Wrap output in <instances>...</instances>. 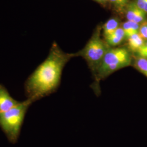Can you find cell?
<instances>
[{
    "label": "cell",
    "instance_id": "obj_1",
    "mask_svg": "<svg viewBox=\"0 0 147 147\" xmlns=\"http://www.w3.org/2000/svg\"><path fill=\"white\" fill-rule=\"evenodd\" d=\"M71 57L53 44L47 58L25 82L27 99L34 102L55 92L61 84L63 68Z\"/></svg>",
    "mask_w": 147,
    "mask_h": 147
},
{
    "label": "cell",
    "instance_id": "obj_2",
    "mask_svg": "<svg viewBox=\"0 0 147 147\" xmlns=\"http://www.w3.org/2000/svg\"><path fill=\"white\" fill-rule=\"evenodd\" d=\"M33 103L31 100L27 99L10 110L0 113V128L11 143L18 142L27 112Z\"/></svg>",
    "mask_w": 147,
    "mask_h": 147
},
{
    "label": "cell",
    "instance_id": "obj_3",
    "mask_svg": "<svg viewBox=\"0 0 147 147\" xmlns=\"http://www.w3.org/2000/svg\"><path fill=\"white\" fill-rule=\"evenodd\" d=\"M131 57L129 51L123 47L109 49L106 53L95 75V86L100 81L119 69L130 65Z\"/></svg>",
    "mask_w": 147,
    "mask_h": 147
},
{
    "label": "cell",
    "instance_id": "obj_4",
    "mask_svg": "<svg viewBox=\"0 0 147 147\" xmlns=\"http://www.w3.org/2000/svg\"><path fill=\"white\" fill-rule=\"evenodd\" d=\"M109 50L105 42L95 34L88 42L83 51V56L92 69L96 73L104 56Z\"/></svg>",
    "mask_w": 147,
    "mask_h": 147
},
{
    "label": "cell",
    "instance_id": "obj_5",
    "mask_svg": "<svg viewBox=\"0 0 147 147\" xmlns=\"http://www.w3.org/2000/svg\"><path fill=\"white\" fill-rule=\"evenodd\" d=\"M20 103L14 99L5 87L0 84V113L9 110Z\"/></svg>",
    "mask_w": 147,
    "mask_h": 147
},
{
    "label": "cell",
    "instance_id": "obj_6",
    "mask_svg": "<svg viewBox=\"0 0 147 147\" xmlns=\"http://www.w3.org/2000/svg\"><path fill=\"white\" fill-rule=\"evenodd\" d=\"M126 16L127 21L141 24L145 21L147 13L140 8L135 2H131L126 7Z\"/></svg>",
    "mask_w": 147,
    "mask_h": 147
},
{
    "label": "cell",
    "instance_id": "obj_7",
    "mask_svg": "<svg viewBox=\"0 0 147 147\" xmlns=\"http://www.w3.org/2000/svg\"><path fill=\"white\" fill-rule=\"evenodd\" d=\"M124 38H125V35L123 29L122 27H119L113 34L105 39L109 45L114 47L120 44Z\"/></svg>",
    "mask_w": 147,
    "mask_h": 147
},
{
    "label": "cell",
    "instance_id": "obj_8",
    "mask_svg": "<svg viewBox=\"0 0 147 147\" xmlns=\"http://www.w3.org/2000/svg\"><path fill=\"white\" fill-rule=\"evenodd\" d=\"M127 41L129 49L134 53H137V51L142 47L145 42L138 33L133 34L130 37H128Z\"/></svg>",
    "mask_w": 147,
    "mask_h": 147
},
{
    "label": "cell",
    "instance_id": "obj_9",
    "mask_svg": "<svg viewBox=\"0 0 147 147\" xmlns=\"http://www.w3.org/2000/svg\"><path fill=\"white\" fill-rule=\"evenodd\" d=\"M140 26V24L133 21H127L124 22L122 28L124 31L125 37L127 38L133 34L138 33Z\"/></svg>",
    "mask_w": 147,
    "mask_h": 147
},
{
    "label": "cell",
    "instance_id": "obj_10",
    "mask_svg": "<svg viewBox=\"0 0 147 147\" xmlns=\"http://www.w3.org/2000/svg\"><path fill=\"white\" fill-rule=\"evenodd\" d=\"M119 28V21L116 19H111L107 21L103 26L105 38L109 37Z\"/></svg>",
    "mask_w": 147,
    "mask_h": 147
},
{
    "label": "cell",
    "instance_id": "obj_11",
    "mask_svg": "<svg viewBox=\"0 0 147 147\" xmlns=\"http://www.w3.org/2000/svg\"><path fill=\"white\" fill-rule=\"evenodd\" d=\"M134 65L141 73L147 77V59L137 57L135 59Z\"/></svg>",
    "mask_w": 147,
    "mask_h": 147
},
{
    "label": "cell",
    "instance_id": "obj_12",
    "mask_svg": "<svg viewBox=\"0 0 147 147\" xmlns=\"http://www.w3.org/2000/svg\"><path fill=\"white\" fill-rule=\"evenodd\" d=\"M138 34L144 41L147 40V21L146 20L143 21L140 25Z\"/></svg>",
    "mask_w": 147,
    "mask_h": 147
},
{
    "label": "cell",
    "instance_id": "obj_13",
    "mask_svg": "<svg viewBox=\"0 0 147 147\" xmlns=\"http://www.w3.org/2000/svg\"><path fill=\"white\" fill-rule=\"evenodd\" d=\"M118 9H123L127 7L129 0H109Z\"/></svg>",
    "mask_w": 147,
    "mask_h": 147
},
{
    "label": "cell",
    "instance_id": "obj_14",
    "mask_svg": "<svg viewBox=\"0 0 147 147\" xmlns=\"http://www.w3.org/2000/svg\"><path fill=\"white\" fill-rule=\"evenodd\" d=\"M136 53L138 57L147 59V40L144 42L142 47L137 51Z\"/></svg>",
    "mask_w": 147,
    "mask_h": 147
},
{
    "label": "cell",
    "instance_id": "obj_15",
    "mask_svg": "<svg viewBox=\"0 0 147 147\" xmlns=\"http://www.w3.org/2000/svg\"><path fill=\"white\" fill-rule=\"evenodd\" d=\"M147 2V0H136L135 3H136L137 5L140 8L143 10L144 7Z\"/></svg>",
    "mask_w": 147,
    "mask_h": 147
},
{
    "label": "cell",
    "instance_id": "obj_16",
    "mask_svg": "<svg viewBox=\"0 0 147 147\" xmlns=\"http://www.w3.org/2000/svg\"><path fill=\"white\" fill-rule=\"evenodd\" d=\"M95 1H97L98 2H99V3H105L107 1H108L109 0H95Z\"/></svg>",
    "mask_w": 147,
    "mask_h": 147
},
{
    "label": "cell",
    "instance_id": "obj_17",
    "mask_svg": "<svg viewBox=\"0 0 147 147\" xmlns=\"http://www.w3.org/2000/svg\"><path fill=\"white\" fill-rule=\"evenodd\" d=\"M143 10L145 11L146 13H147V2H146V5H144V9H143Z\"/></svg>",
    "mask_w": 147,
    "mask_h": 147
}]
</instances>
